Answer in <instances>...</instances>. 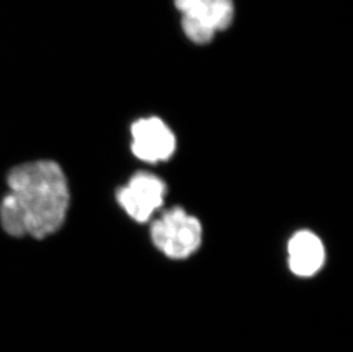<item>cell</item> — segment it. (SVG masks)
Returning <instances> with one entry per match:
<instances>
[{
  "mask_svg": "<svg viewBox=\"0 0 353 352\" xmlns=\"http://www.w3.org/2000/svg\"><path fill=\"white\" fill-rule=\"evenodd\" d=\"M132 151L145 163L166 162L176 149V139L168 125L158 117L137 120L130 128Z\"/></svg>",
  "mask_w": 353,
  "mask_h": 352,
  "instance_id": "5b68a950",
  "label": "cell"
},
{
  "mask_svg": "<svg viewBox=\"0 0 353 352\" xmlns=\"http://www.w3.org/2000/svg\"><path fill=\"white\" fill-rule=\"evenodd\" d=\"M151 240L156 248L170 259H187L203 242L199 219L181 207L163 213L151 226Z\"/></svg>",
  "mask_w": 353,
  "mask_h": 352,
  "instance_id": "7a4b0ae2",
  "label": "cell"
},
{
  "mask_svg": "<svg viewBox=\"0 0 353 352\" xmlns=\"http://www.w3.org/2000/svg\"><path fill=\"white\" fill-rule=\"evenodd\" d=\"M165 195L166 184L163 179L154 174L141 172L118 190L117 200L132 219L145 222L161 207Z\"/></svg>",
  "mask_w": 353,
  "mask_h": 352,
  "instance_id": "277c9868",
  "label": "cell"
},
{
  "mask_svg": "<svg viewBox=\"0 0 353 352\" xmlns=\"http://www.w3.org/2000/svg\"><path fill=\"white\" fill-rule=\"evenodd\" d=\"M288 266L299 277L314 276L325 264L326 251L316 233L297 231L288 242Z\"/></svg>",
  "mask_w": 353,
  "mask_h": 352,
  "instance_id": "8992f818",
  "label": "cell"
},
{
  "mask_svg": "<svg viewBox=\"0 0 353 352\" xmlns=\"http://www.w3.org/2000/svg\"><path fill=\"white\" fill-rule=\"evenodd\" d=\"M10 191L0 205L3 230L13 237L45 238L63 224L70 193L63 170L50 160L23 164L7 177Z\"/></svg>",
  "mask_w": 353,
  "mask_h": 352,
  "instance_id": "6da1fadb",
  "label": "cell"
},
{
  "mask_svg": "<svg viewBox=\"0 0 353 352\" xmlns=\"http://www.w3.org/2000/svg\"><path fill=\"white\" fill-rule=\"evenodd\" d=\"M174 3L182 15L184 34L196 45L210 43L234 21V0H174Z\"/></svg>",
  "mask_w": 353,
  "mask_h": 352,
  "instance_id": "3957f363",
  "label": "cell"
}]
</instances>
